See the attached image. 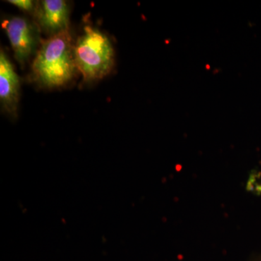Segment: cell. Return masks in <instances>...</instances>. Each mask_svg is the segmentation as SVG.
I'll list each match as a JSON object with an SVG mask.
<instances>
[{"label":"cell","instance_id":"2","mask_svg":"<svg viewBox=\"0 0 261 261\" xmlns=\"http://www.w3.org/2000/svg\"><path fill=\"white\" fill-rule=\"evenodd\" d=\"M76 68L87 81L99 80L112 69L114 50L107 36L91 27L84 28V34L74 47Z\"/></svg>","mask_w":261,"mask_h":261},{"label":"cell","instance_id":"4","mask_svg":"<svg viewBox=\"0 0 261 261\" xmlns=\"http://www.w3.org/2000/svg\"><path fill=\"white\" fill-rule=\"evenodd\" d=\"M19 78L5 53H0V99L3 107L11 113L16 112L18 103Z\"/></svg>","mask_w":261,"mask_h":261},{"label":"cell","instance_id":"1","mask_svg":"<svg viewBox=\"0 0 261 261\" xmlns=\"http://www.w3.org/2000/svg\"><path fill=\"white\" fill-rule=\"evenodd\" d=\"M75 68L74 47L68 29L42 42L32 66L37 80L48 87H59L69 82Z\"/></svg>","mask_w":261,"mask_h":261},{"label":"cell","instance_id":"6","mask_svg":"<svg viewBox=\"0 0 261 261\" xmlns=\"http://www.w3.org/2000/svg\"><path fill=\"white\" fill-rule=\"evenodd\" d=\"M8 3L25 11H31L34 9V3L31 0H10Z\"/></svg>","mask_w":261,"mask_h":261},{"label":"cell","instance_id":"5","mask_svg":"<svg viewBox=\"0 0 261 261\" xmlns=\"http://www.w3.org/2000/svg\"><path fill=\"white\" fill-rule=\"evenodd\" d=\"M68 10L63 0H44L39 10V23L48 32L55 34L68 29Z\"/></svg>","mask_w":261,"mask_h":261},{"label":"cell","instance_id":"3","mask_svg":"<svg viewBox=\"0 0 261 261\" xmlns=\"http://www.w3.org/2000/svg\"><path fill=\"white\" fill-rule=\"evenodd\" d=\"M16 59L20 63L29 59L37 45V32L27 19L12 17L2 23Z\"/></svg>","mask_w":261,"mask_h":261}]
</instances>
